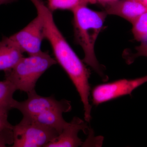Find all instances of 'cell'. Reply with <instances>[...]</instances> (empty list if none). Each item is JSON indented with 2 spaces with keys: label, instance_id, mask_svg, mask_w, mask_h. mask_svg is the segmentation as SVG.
Wrapping results in <instances>:
<instances>
[{
  "label": "cell",
  "instance_id": "6da1fadb",
  "mask_svg": "<svg viewBox=\"0 0 147 147\" xmlns=\"http://www.w3.org/2000/svg\"><path fill=\"white\" fill-rule=\"evenodd\" d=\"M42 19L45 38L51 45L55 59L63 69L76 88L84 105V119H91L92 106L89 97L90 72L74 52L55 24L53 13L42 0H30Z\"/></svg>",
  "mask_w": 147,
  "mask_h": 147
},
{
  "label": "cell",
  "instance_id": "7a4b0ae2",
  "mask_svg": "<svg viewBox=\"0 0 147 147\" xmlns=\"http://www.w3.org/2000/svg\"><path fill=\"white\" fill-rule=\"evenodd\" d=\"M72 11L74 36L76 41L84 50V61L106 79L95 55L94 45L107 13L105 11L92 10L87 5L79 7Z\"/></svg>",
  "mask_w": 147,
  "mask_h": 147
},
{
  "label": "cell",
  "instance_id": "3957f363",
  "mask_svg": "<svg viewBox=\"0 0 147 147\" xmlns=\"http://www.w3.org/2000/svg\"><path fill=\"white\" fill-rule=\"evenodd\" d=\"M55 59L41 51L23 57L13 68L5 72V79L14 85L17 90L29 93L35 91L37 82L48 69L57 64Z\"/></svg>",
  "mask_w": 147,
  "mask_h": 147
},
{
  "label": "cell",
  "instance_id": "277c9868",
  "mask_svg": "<svg viewBox=\"0 0 147 147\" xmlns=\"http://www.w3.org/2000/svg\"><path fill=\"white\" fill-rule=\"evenodd\" d=\"M13 147H45L59 133L26 119L13 127Z\"/></svg>",
  "mask_w": 147,
  "mask_h": 147
},
{
  "label": "cell",
  "instance_id": "5b68a950",
  "mask_svg": "<svg viewBox=\"0 0 147 147\" xmlns=\"http://www.w3.org/2000/svg\"><path fill=\"white\" fill-rule=\"evenodd\" d=\"M26 100L19 102L16 100L14 109L19 110L23 117L30 118L50 110H60L64 113L71 110V102L66 99L58 100L53 96H41L36 91L28 94Z\"/></svg>",
  "mask_w": 147,
  "mask_h": 147
},
{
  "label": "cell",
  "instance_id": "8992f818",
  "mask_svg": "<svg viewBox=\"0 0 147 147\" xmlns=\"http://www.w3.org/2000/svg\"><path fill=\"white\" fill-rule=\"evenodd\" d=\"M147 82V75L136 79H121L98 85L92 90L93 103L98 105L123 96L131 95L134 90Z\"/></svg>",
  "mask_w": 147,
  "mask_h": 147
},
{
  "label": "cell",
  "instance_id": "52a82bcc",
  "mask_svg": "<svg viewBox=\"0 0 147 147\" xmlns=\"http://www.w3.org/2000/svg\"><path fill=\"white\" fill-rule=\"evenodd\" d=\"M8 38L24 53L28 55L39 53L42 41L45 39L42 19L37 15L26 26Z\"/></svg>",
  "mask_w": 147,
  "mask_h": 147
},
{
  "label": "cell",
  "instance_id": "ba28073f",
  "mask_svg": "<svg viewBox=\"0 0 147 147\" xmlns=\"http://www.w3.org/2000/svg\"><path fill=\"white\" fill-rule=\"evenodd\" d=\"M88 127L83 120L74 117L68 123L60 134L52 140L45 147H76L83 146L84 142L79 138L78 134L82 131L87 134Z\"/></svg>",
  "mask_w": 147,
  "mask_h": 147
},
{
  "label": "cell",
  "instance_id": "9c48e42d",
  "mask_svg": "<svg viewBox=\"0 0 147 147\" xmlns=\"http://www.w3.org/2000/svg\"><path fill=\"white\" fill-rule=\"evenodd\" d=\"M105 12L122 17L132 24L147 12V8L137 0H118L108 4Z\"/></svg>",
  "mask_w": 147,
  "mask_h": 147
},
{
  "label": "cell",
  "instance_id": "30bf717a",
  "mask_svg": "<svg viewBox=\"0 0 147 147\" xmlns=\"http://www.w3.org/2000/svg\"><path fill=\"white\" fill-rule=\"evenodd\" d=\"M24 53L8 37L0 41V71L4 72L13 68L24 57Z\"/></svg>",
  "mask_w": 147,
  "mask_h": 147
},
{
  "label": "cell",
  "instance_id": "8fae6325",
  "mask_svg": "<svg viewBox=\"0 0 147 147\" xmlns=\"http://www.w3.org/2000/svg\"><path fill=\"white\" fill-rule=\"evenodd\" d=\"M63 113L61 110H50L32 117L23 118L42 126L55 129L59 134L68 123L63 119Z\"/></svg>",
  "mask_w": 147,
  "mask_h": 147
},
{
  "label": "cell",
  "instance_id": "7c38bea8",
  "mask_svg": "<svg viewBox=\"0 0 147 147\" xmlns=\"http://www.w3.org/2000/svg\"><path fill=\"white\" fill-rule=\"evenodd\" d=\"M16 88L7 80L0 81V109L9 111L14 109L16 100L13 98Z\"/></svg>",
  "mask_w": 147,
  "mask_h": 147
},
{
  "label": "cell",
  "instance_id": "4fadbf2b",
  "mask_svg": "<svg viewBox=\"0 0 147 147\" xmlns=\"http://www.w3.org/2000/svg\"><path fill=\"white\" fill-rule=\"evenodd\" d=\"M96 0H48L47 6L52 12L57 10L74 9L88 4L95 3Z\"/></svg>",
  "mask_w": 147,
  "mask_h": 147
},
{
  "label": "cell",
  "instance_id": "5bb4252c",
  "mask_svg": "<svg viewBox=\"0 0 147 147\" xmlns=\"http://www.w3.org/2000/svg\"><path fill=\"white\" fill-rule=\"evenodd\" d=\"M8 110L0 109V140L6 145L13 142V125L8 121Z\"/></svg>",
  "mask_w": 147,
  "mask_h": 147
},
{
  "label": "cell",
  "instance_id": "9a60e30c",
  "mask_svg": "<svg viewBox=\"0 0 147 147\" xmlns=\"http://www.w3.org/2000/svg\"><path fill=\"white\" fill-rule=\"evenodd\" d=\"M132 24L135 39L141 42H147V12L139 16Z\"/></svg>",
  "mask_w": 147,
  "mask_h": 147
},
{
  "label": "cell",
  "instance_id": "2e32d148",
  "mask_svg": "<svg viewBox=\"0 0 147 147\" xmlns=\"http://www.w3.org/2000/svg\"><path fill=\"white\" fill-rule=\"evenodd\" d=\"M17 1V0H0V5L11 3L15 2Z\"/></svg>",
  "mask_w": 147,
  "mask_h": 147
},
{
  "label": "cell",
  "instance_id": "e0dca14e",
  "mask_svg": "<svg viewBox=\"0 0 147 147\" xmlns=\"http://www.w3.org/2000/svg\"><path fill=\"white\" fill-rule=\"evenodd\" d=\"M118 1V0H96V1H98L104 4H108L114 2L116 1Z\"/></svg>",
  "mask_w": 147,
  "mask_h": 147
},
{
  "label": "cell",
  "instance_id": "ac0fdd59",
  "mask_svg": "<svg viewBox=\"0 0 147 147\" xmlns=\"http://www.w3.org/2000/svg\"><path fill=\"white\" fill-rule=\"evenodd\" d=\"M147 8V0H137Z\"/></svg>",
  "mask_w": 147,
  "mask_h": 147
}]
</instances>
